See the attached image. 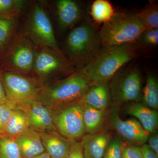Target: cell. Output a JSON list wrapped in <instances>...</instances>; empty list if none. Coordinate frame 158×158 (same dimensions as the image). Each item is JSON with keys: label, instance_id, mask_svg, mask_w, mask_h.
<instances>
[{"label": "cell", "instance_id": "6da1fadb", "mask_svg": "<svg viewBox=\"0 0 158 158\" xmlns=\"http://www.w3.org/2000/svg\"><path fill=\"white\" fill-rule=\"evenodd\" d=\"M137 55L132 44L102 47L90 62L79 71L91 81H109Z\"/></svg>", "mask_w": 158, "mask_h": 158}, {"label": "cell", "instance_id": "7a4b0ae2", "mask_svg": "<svg viewBox=\"0 0 158 158\" xmlns=\"http://www.w3.org/2000/svg\"><path fill=\"white\" fill-rule=\"evenodd\" d=\"M93 82L79 71L53 85L42 87L37 100L49 110L81 101Z\"/></svg>", "mask_w": 158, "mask_h": 158}, {"label": "cell", "instance_id": "3957f363", "mask_svg": "<svg viewBox=\"0 0 158 158\" xmlns=\"http://www.w3.org/2000/svg\"><path fill=\"white\" fill-rule=\"evenodd\" d=\"M146 29L136 14L116 12L100 31L102 46L132 44Z\"/></svg>", "mask_w": 158, "mask_h": 158}, {"label": "cell", "instance_id": "277c9868", "mask_svg": "<svg viewBox=\"0 0 158 158\" xmlns=\"http://www.w3.org/2000/svg\"><path fill=\"white\" fill-rule=\"evenodd\" d=\"M65 46L71 60L81 69L101 48L99 32L90 23L78 26L69 34Z\"/></svg>", "mask_w": 158, "mask_h": 158}, {"label": "cell", "instance_id": "5b68a950", "mask_svg": "<svg viewBox=\"0 0 158 158\" xmlns=\"http://www.w3.org/2000/svg\"><path fill=\"white\" fill-rule=\"evenodd\" d=\"M110 83L112 104L120 106L142 101V78L140 71L135 67L118 72Z\"/></svg>", "mask_w": 158, "mask_h": 158}, {"label": "cell", "instance_id": "8992f818", "mask_svg": "<svg viewBox=\"0 0 158 158\" xmlns=\"http://www.w3.org/2000/svg\"><path fill=\"white\" fill-rule=\"evenodd\" d=\"M85 105L81 101H79L50 110L57 132L61 135L69 140L77 141L85 135Z\"/></svg>", "mask_w": 158, "mask_h": 158}, {"label": "cell", "instance_id": "52a82bcc", "mask_svg": "<svg viewBox=\"0 0 158 158\" xmlns=\"http://www.w3.org/2000/svg\"><path fill=\"white\" fill-rule=\"evenodd\" d=\"M2 81L7 100L15 107L37 100L42 88L34 80L15 73L3 74Z\"/></svg>", "mask_w": 158, "mask_h": 158}, {"label": "cell", "instance_id": "ba28073f", "mask_svg": "<svg viewBox=\"0 0 158 158\" xmlns=\"http://www.w3.org/2000/svg\"><path fill=\"white\" fill-rule=\"evenodd\" d=\"M108 118L111 127L127 144L141 146L147 142L150 133L143 128L137 119H122L118 108L111 107Z\"/></svg>", "mask_w": 158, "mask_h": 158}, {"label": "cell", "instance_id": "9c48e42d", "mask_svg": "<svg viewBox=\"0 0 158 158\" xmlns=\"http://www.w3.org/2000/svg\"><path fill=\"white\" fill-rule=\"evenodd\" d=\"M30 29L34 39L40 44L59 51L52 23L44 9L39 5L33 10Z\"/></svg>", "mask_w": 158, "mask_h": 158}, {"label": "cell", "instance_id": "30bf717a", "mask_svg": "<svg viewBox=\"0 0 158 158\" xmlns=\"http://www.w3.org/2000/svg\"><path fill=\"white\" fill-rule=\"evenodd\" d=\"M34 69L38 76L44 78L69 70L70 65L60 51L45 48L36 54Z\"/></svg>", "mask_w": 158, "mask_h": 158}, {"label": "cell", "instance_id": "8fae6325", "mask_svg": "<svg viewBox=\"0 0 158 158\" xmlns=\"http://www.w3.org/2000/svg\"><path fill=\"white\" fill-rule=\"evenodd\" d=\"M25 113L29 126L39 133L57 131L50 110L37 100L27 104L15 107Z\"/></svg>", "mask_w": 158, "mask_h": 158}, {"label": "cell", "instance_id": "7c38bea8", "mask_svg": "<svg viewBox=\"0 0 158 158\" xmlns=\"http://www.w3.org/2000/svg\"><path fill=\"white\" fill-rule=\"evenodd\" d=\"M35 52L27 40L20 39L14 43L9 55V62L15 70L27 73L34 68Z\"/></svg>", "mask_w": 158, "mask_h": 158}, {"label": "cell", "instance_id": "4fadbf2b", "mask_svg": "<svg viewBox=\"0 0 158 158\" xmlns=\"http://www.w3.org/2000/svg\"><path fill=\"white\" fill-rule=\"evenodd\" d=\"M81 101L92 107L107 110L112 105L109 81L93 82Z\"/></svg>", "mask_w": 158, "mask_h": 158}, {"label": "cell", "instance_id": "5bb4252c", "mask_svg": "<svg viewBox=\"0 0 158 158\" xmlns=\"http://www.w3.org/2000/svg\"><path fill=\"white\" fill-rule=\"evenodd\" d=\"M111 137L109 132L101 131L83 136L81 142L85 158H103Z\"/></svg>", "mask_w": 158, "mask_h": 158}, {"label": "cell", "instance_id": "9a60e30c", "mask_svg": "<svg viewBox=\"0 0 158 158\" xmlns=\"http://www.w3.org/2000/svg\"><path fill=\"white\" fill-rule=\"evenodd\" d=\"M125 111L127 115L138 118L143 128L148 133L157 130V110L148 107L141 102H138L128 104Z\"/></svg>", "mask_w": 158, "mask_h": 158}, {"label": "cell", "instance_id": "2e32d148", "mask_svg": "<svg viewBox=\"0 0 158 158\" xmlns=\"http://www.w3.org/2000/svg\"><path fill=\"white\" fill-rule=\"evenodd\" d=\"M22 158H34L45 152L40 133L29 127L15 138Z\"/></svg>", "mask_w": 158, "mask_h": 158}, {"label": "cell", "instance_id": "e0dca14e", "mask_svg": "<svg viewBox=\"0 0 158 158\" xmlns=\"http://www.w3.org/2000/svg\"><path fill=\"white\" fill-rule=\"evenodd\" d=\"M45 152L52 158H64L67 155L70 140L61 135L57 131L39 133Z\"/></svg>", "mask_w": 158, "mask_h": 158}, {"label": "cell", "instance_id": "ac0fdd59", "mask_svg": "<svg viewBox=\"0 0 158 158\" xmlns=\"http://www.w3.org/2000/svg\"><path fill=\"white\" fill-rule=\"evenodd\" d=\"M56 8L58 22L62 30H65L73 26L81 17L80 6L72 0L58 1Z\"/></svg>", "mask_w": 158, "mask_h": 158}, {"label": "cell", "instance_id": "d6986e66", "mask_svg": "<svg viewBox=\"0 0 158 158\" xmlns=\"http://www.w3.org/2000/svg\"><path fill=\"white\" fill-rule=\"evenodd\" d=\"M30 127L25 113L19 108L15 107L12 110L9 121L2 134L15 138Z\"/></svg>", "mask_w": 158, "mask_h": 158}, {"label": "cell", "instance_id": "ffe728a7", "mask_svg": "<svg viewBox=\"0 0 158 158\" xmlns=\"http://www.w3.org/2000/svg\"><path fill=\"white\" fill-rule=\"evenodd\" d=\"M106 111L85 104L84 121L85 133L93 134L101 131L107 115Z\"/></svg>", "mask_w": 158, "mask_h": 158}, {"label": "cell", "instance_id": "44dd1931", "mask_svg": "<svg viewBox=\"0 0 158 158\" xmlns=\"http://www.w3.org/2000/svg\"><path fill=\"white\" fill-rule=\"evenodd\" d=\"M115 13L113 6L108 0H95L90 7V15L97 23H105Z\"/></svg>", "mask_w": 158, "mask_h": 158}, {"label": "cell", "instance_id": "7402d4cb", "mask_svg": "<svg viewBox=\"0 0 158 158\" xmlns=\"http://www.w3.org/2000/svg\"><path fill=\"white\" fill-rule=\"evenodd\" d=\"M143 103L151 109H158V82L156 77L150 73L147 75L146 85L142 90Z\"/></svg>", "mask_w": 158, "mask_h": 158}, {"label": "cell", "instance_id": "603a6c76", "mask_svg": "<svg viewBox=\"0 0 158 158\" xmlns=\"http://www.w3.org/2000/svg\"><path fill=\"white\" fill-rule=\"evenodd\" d=\"M136 15L146 29L158 28V7L156 2H149Z\"/></svg>", "mask_w": 158, "mask_h": 158}, {"label": "cell", "instance_id": "cb8c5ba5", "mask_svg": "<svg viewBox=\"0 0 158 158\" xmlns=\"http://www.w3.org/2000/svg\"><path fill=\"white\" fill-rule=\"evenodd\" d=\"M0 158H22L15 139L0 135Z\"/></svg>", "mask_w": 158, "mask_h": 158}, {"label": "cell", "instance_id": "d4e9b609", "mask_svg": "<svg viewBox=\"0 0 158 158\" xmlns=\"http://www.w3.org/2000/svg\"><path fill=\"white\" fill-rule=\"evenodd\" d=\"M15 23V20L12 18L0 16V48L8 41Z\"/></svg>", "mask_w": 158, "mask_h": 158}, {"label": "cell", "instance_id": "484cf974", "mask_svg": "<svg viewBox=\"0 0 158 158\" xmlns=\"http://www.w3.org/2000/svg\"><path fill=\"white\" fill-rule=\"evenodd\" d=\"M123 145L121 140L111 136L103 158H122V151Z\"/></svg>", "mask_w": 158, "mask_h": 158}, {"label": "cell", "instance_id": "4316f807", "mask_svg": "<svg viewBox=\"0 0 158 158\" xmlns=\"http://www.w3.org/2000/svg\"><path fill=\"white\" fill-rule=\"evenodd\" d=\"M136 42L138 44L144 46H156L158 44V28L144 30L140 34Z\"/></svg>", "mask_w": 158, "mask_h": 158}, {"label": "cell", "instance_id": "83f0119b", "mask_svg": "<svg viewBox=\"0 0 158 158\" xmlns=\"http://www.w3.org/2000/svg\"><path fill=\"white\" fill-rule=\"evenodd\" d=\"M15 105L9 101L0 104V135H2L9 121Z\"/></svg>", "mask_w": 158, "mask_h": 158}, {"label": "cell", "instance_id": "f1b7e54d", "mask_svg": "<svg viewBox=\"0 0 158 158\" xmlns=\"http://www.w3.org/2000/svg\"><path fill=\"white\" fill-rule=\"evenodd\" d=\"M122 158H144L140 146L127 144L123 145L122 151Z\"/></svg>", "mask_w": 158, "mask_h": 158}, {"label": "cell", "instance_id": "f546056e", "mask_svg": "<svg viewBox=\"0 0 158 158\" xmlns=\"http://www.w3.org/2000/svg\"><path fill=\"white\" fill-rule=\"evenodd\" d=\"M64 158H85L81 141L70 140L69 150Z\"/></svg>", "mask_w": 158, "mask_h": 158}, {"label": "cell", "instance_id": "4dcf8cb0", "mask_svg": "<svg viewBox=\"0 0 158 158\" xmlns=\"http://www.w3.org/2000/svg\"><path fill=\"white\" fill-rule=\"evenodd\" d=\"M20 3L15 0H0V14L11 11Z\"/></svg>", "mask_w": 158, "mask_h": 158}, {"label": "cell", "instance_id": "1f68e13d", "mask_svg": "<svg viewBox=\"0 0 158 158\" xmlns=\"http://www.w3.org/2000/svg\"><path fill=\"white\" fill-rule=\"evenodd\" d=\"M147 144L158 155V133L157 130L149 134Z\"/></svg>", "mask_w": 158, "mask_h": 158}, {"label": "cell", "instance_id": "d6a6232c", "mask_svg": "<svg viewBox=\"0 0 158 158\" xmlns=\"http://www.w3.org/2000/svg\"><path fill=\"white\" fill-rule=\"evenodd\" d=\"M144 158H158V155L152 150L147 144L141 146Z\"/></svg>", "mask_w": 158, "mask_h": 158}, {"label": "cell", "instance_id": "836d02e7", "mask_svg": "<svg viewBox=\"0 0 158 158\" xmlns=\"http://www.w3.org/2000/svg\"><path fill=\"white\" fill-rule=\"evenodd\" d=\"M6 93L4 90V87L2 80L0 78V104L7 102Z\"/></svg>", "mask_w": 158, "mask_h": 158}, {"label": "cell", "instance_id": "e575fe53", "mask_svg": "<svg viewBox=\"0 0 158 158\" xmlns=\"http://www.w3.org/2000/svg\"><path fill=\"white\" fill-rule=\"evenodd\" d=\"M34 158H52L50 156L48 153L47 152H45L43 153L40 155L37 156V157Z\"/></svg>", "mask_w": 158, "mask_h": 158}]
</instances>
